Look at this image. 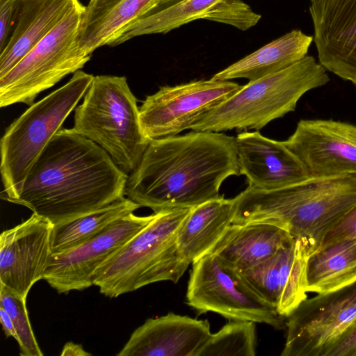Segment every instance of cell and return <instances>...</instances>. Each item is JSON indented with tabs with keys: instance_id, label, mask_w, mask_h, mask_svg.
<instances>
[{
	"instance_id": "obj_1",
	"label": "cell",
	"mask_w": 356,
	"mask_h": 356,
	"mask_svg": "<svg viewBox=\"0 0 356 356\" xmlns=\"http://www.w3.org/2000/svg\"><path fill=\"white\" fill-rule=\"evenodd\" d=\"M127 178L102 147L73 129L61 128L11 202L59 225L124 197Z\"/></svg>"
},
{
	"instance_id": "obj_2",
	"label": "cell",
	"mask_w": 356,
	"mask_h": 356,
	"mask_svg": "<svg viewBox=\"0 0 356 356\" xmlns=\"http://www.w3.org/2000/svg\"><path fill=\"white\" fill-rule=\"evenodd\" d=\"M238 175L234 137L193 131L151 140L124 195L154 213L193 208L221 196L223 181Z\"/></svg>"
},
{
	"instance_id": "obj_3",
	"label": "cell",
	"mask_w": 356,
	"mask_h": 356,
	"mask_svg": "<svg viewBox=\"0 0 356 356\" xmlns=\"http://www.w3.org/2000/svg\"><path fill=\"white\" fill-rule=\"evenodd\" d=\"M233 200L232 223L275 225L304 241L311 255L327 232L356 205V175L309 177L269 191L248 186Z\"/></svg>"
},
{
	"instance_id": "obj_4",
	"label": "cell",
	"mask_w": 356,
	"mask_h": 356,
	"mask_svg": "<svg viewBox=\"0 0 356 356\" xmlns=\"http://www.w3.org/2000/svg\"><path fill=\"white\" fill-rule=\"evenodd\" d=\"M191 208L164 210L95 272L93 285L109 298L161 281L177 283L190 264L177 245L179 229Z\"/></svg>"
},
{
	"instance_id": "obj_5",
	"label": "cell",
	"mask_w": 356,
	"mask_h": 356,
	"mask_svg": "<svg viewBox=\"0 0 356 356\" xmlns=\"http://www.w3.org/2000/svg\"><path fill=\"white\" fill-rule=\"evenodd\" d=\"M327 71L311 56L257 80L204 115L191 129L222 132L259 131L269 122L295 111L300 99L330 81Z\"/></svg>"
},
{
	"instance_id": "obj_6",
	"label": "cell",
	"mask_w": 356,
	"mask_h": 356,
	"mask_svg": "<svg viewBox=\"0 0 356 356\" xmlns=\"http://www.w3.org/2000/svg\"><path fill=\"white\" fill-rule=\"evenodd\" d=\"M73 129L102 147L128 175L138 167L151 141L145 134L137 100L127 78L94 76L74 110Z\"/></svg>"
},
{
	"instance_id": "obj_7",
	"label": "cell",
	"mask_w": 356,
	"mask_h": 356,
	"mask_svg": "<svg viewBox=\"0 0 356 356\" xmlns=\"http://www.w3.org/2000/svg\"><path fill=\"white\" fill-rule=\"evenodd\" d=\"M94 76L81 70L69 81L33 103L5 130L0 141L2 198L20 194L32 165L83 97Z\"/></svg>"
},
{
	"instance_id": "obj_8",
	"label": "cell",
	"mask_w": 356,
	"mask_h": 356,
	"mask_svg": "<svg viewBox=\"0 0 356 356\" xmlns=\"http://www.w3.org/2000/svg\"><path fill=\"white\" fill-rule=\"evenodd\" d=\"M84 6L80 2L4 76L0 78V106H31L36 97L65 76L81 70L91 54L78 40Z\"/></svg>"
},
{
	"instance_id": "obj_9",
	"label": "cell",
	"mask_w": 356,
	"mask_h": 356,
	"mask_svg": "<svg viewBox=\"0 0 356 356\" xmlns=\"http://www.w3.org/2000/svg\"><path fill=\"white\" fill-rule=\"evenodd\" d=\"M187 287V304L205 313H217L232 321L265 323L286 327V318L263 300L241 274L208 254L192 264Z\"/></svg>"
},
{
	"instance_id": "obj_10",
	"label": "cell",
	"mask_w": 356,
	"mask_h": 356,
	"mask_svg": "<svg viewBox=\"0 0 356 356\" xmlns=\"http://www.w3.org/2000/svg\"><path fill=\"white\" fill-rule=\"evenodd\" d=\"M356 323L352 284L305 300L287 318L282 356H330Z\"/></svg>"
},
{
	"instance_id": "obj_11",
	"label": "cell",
	"mask_w": 356,
	"mask_h": 356,
	"mask_svg": "<svg viewBox=\"0 0 356 356\" xmlns=\"http://www.w3.org/2000/svg\"><path fill=\"white\" fill-rule=\"evenodd\" d=\"M242 86L232 81L211 78L161 87L154 94L147 96L139 107L143 131L149 139L154 140L191 129Z\"/></svg>"
},
{
	"instance_id": "obj_12",
	"label": "cell",
	"mask_w": 356,
	"mask_h": 356,
	"mask_svg": "<svg viewBox=\"0 0 356 356\" xmlns=\"http://www.w3.org/2000/svg\"><path fill=\"white\" fill-rule=\"evenodd\" d=\"M154 216L155 213L146 216L131 213L79 245L52 253L43 280L58 293L81 291L92 286L96 270Z\"/></svg>"
},
{
	"instance_id": "obj_13",
	"label": "cell",
	"mask_w": 356,
	"mask_h": 356,
	"mask_svg": "<svg viewBox=\"0 0 356 356\" xmlns=\"http://www.w3.org/2000/svg\"><path fill=\"white\" fill-rule=\"evenodd\" d=\"M283 143L309 177L356 175V125L333 120H301Z\"/></svg>"
},
{
	"instance_id": "obj_14",
	"label": "cell",
	"mask_w": 356,
	"mask_h": 356,
	"mask_svg": "<svg viewBox=\"0 0 356 356\" xmlns=\"http://www.w3.org/2000/svg\"><path fill=\"white\" fill-rule=\"evenodd\" d=\"M54 225L33 213L0 236V284L27 300L32 286L44 278L51 250Z\"/></svg>"
},
{
	"instance_id": "obj_15",
	"label": "cell",
	"mask_w": 356,
	"mask_h": 356,
	"mask_svg": "<svg viewBox=\"0 0 356 356\" xmlns=\"http://www.w3.org/2000/svg\"><path fill=\"white\" fill-rule=\"evenodd\" d=\"M309 255L305 243L292 237L270 257L238 273L263 300L287 318L307 298Z\"/></svg>"
},
{
	"instance_id": "obj_16",
	"label": "cell",
	"mask_w": 356,
	"mask_h": 356,
	"mask_svg": "<svg viewBox=\"0 0 356 356\" xmlns=\"http://www.w3.org/2000/svg\"><path fill=\"white\" fill-rule=\"evenodd\" d=\"M309 10L318 63L356 86V0H314Z\"/></svg>"
},
{
	"instance_id": "obj_17",
	"label": "cell",
	"mask_w": 356,
	"mask_h": 356,
	"mask_svg": "<svg viewBox=\"0 0 356 356\" xmlns=\"http://www.w3.org/2000/svg\"><path fill=\"white\" fill-rule=\"evenodd\" d=\"M239 172L248 186L261 190L286 187L309 178L296 156L277 141L259 131H242L235 138Z\"/></svg>"
},
{
	"instance_id": "obj_18",
	"label": "cell",
	"mask_w": 356,
	"mask_h": 356,
	"mask_svg": "<svg viewBox=\"0 0 356 356\" xmlns=\"http://www.w3.org/2000/svg\"><path fill=\"white\" fill-rule=\"evenodd\" d=\"M207 320L170 312L136 328L118 356H197L211 336Z\"/></svg>"
},
{
	"instance_id": "obj_19",
	"label": "cell",
	"mask_w": 356,
	"mask_h": 356,
	"mask_svg": "<svg viewBox=\"0 0 356 356\" xmlns=\"http://www.w3.org/2000/svg\"><path fill=\"white\" fill-rule=\"evenodd\" d=\"M79 2V0H18L11 35L0 51V78L8 74Z\"/></svg>"
},
{
	"instance_id": "obj_20",
	"label": "cell",
	"mask_w": 356,
	"mask_h": 356,
	"mask_svg": "<svg viewBox=\"0 0 356 356\" xmlns=\"http://www.w3.org/2000/svg\"><path fill=\"white\" fill-rule=\"evenodd\" d=\"M291 238L284 229L268 223H232L211 253L241 272L270 257Z\"/></svg>"
},
{
	"instance_id": "obj_21",
	"label": "cell",
	"mask_w": 356,
	"mask_h": 356,
	"mask_svg": "<svg viewBox=\"0 0 356 356\" xmlns=\"http://www.w3.org/2000/svg\"><path fill=\"white\" fill-rule=\"evenodd\" d=\"M163 0H90L79 27L80 47L87 53L109 45L122 31Z\"/></svg>"
},
{
	"instance_id": "obj_22",
	"label": "cell",
	"mask_w": 356,
	"mask_h": 356,
	"mask_svg": "<svg viewBox=\"0 0 356 356\" xmlns=\"http://www.w3.org/2000/svg\"><path fill=\"white\" fill-rule=\"evenodd\" d=\"M234 200L223 195L191 208L177 237L178 248L190 264L211 253L230 225Z\"/></svg>"
},
{
	"instance_id": "obj_23",
	"label": "cell",
	"mask_w": 356,
	"mask_h": 356,
	"mask_svg": "<svg viewBox=\"0 0 356 356\" xmlns=\"http://www.w3.org/2000/svg\"><path fill=\"white\" fill-rule=\"evenodd\" d=\"M314 36L293 29L215 74V80L253 81L282 70L307 55Z\"/></svg>"
},
{
	"instance_id": "obj_24",
	"label": "cell",
	"mask_w": 356,
	"mask_h": 356,
	"mask_svg": "<svg viewBox=\"0 0 356 356\" xmlns=\"http://www.w3.org/2000/svg\"><path fill=\"white\" fill-rule=\"evenodd\" d=\"M307 291L326 294L356 282V241L346 240L314 252L308 259Z\"/></svg>"
},
{
	"instance_id": "obj_25",
	"label": "cell",
	"mask_w": 356,
	"mask_h": 356,
	"mask_svg": "<svg viewBox=\"0 0 356 356\" xmlns=\"http://www.w3.org/2000/svg\"><path fill=\"white\" fill-rule=\"evenodd\" d=\"M222 0H163L122 31L109 46L133 38L167 33L196 19H204Z\"/></svg>"
},
{
	"instance_id": "obj_26",
	"label": "cell",
	"mask_w": 356,
	"mask_h": 356,
	"mask_svg": "<svg viewBox=\"0 0 356 356\" xmlns=\"http://www.w3.org/2000/svg\"><path fill=\"white\" fill-rule=\"evenodd\" d=\"M140 207V204L124 197L85 216L54 225L51 232L52 253L66 251L97 236Z\"/></svg>"
},
{
	"instance_id": "obj_27",
	"label": "cell",
	"mask_w": 356,
	"mask_h": 356,
	"mask_svg": "<svg viewBox=\"0 0 356 356\" xmlns=\"http://www.w3.org/2000/svg\"><path fill=\"white\" fill-rule=\"evenodd\" d=\"M256 323L232 321L211 334L197 356H254L256 355Z\"/></svg>"
},
{
	"instance_id": "obj_28",
	"label": "cell",
	"mask_w": 356,
	"mask_h": 356,
	"mask_svg": "<svg viewBox=\"0 0 356 356\" xmlns=\"http://www.w3.org/2000/svg\"><path fill=\"white\" fill-rule=\"evenodd\" d=\"M0 307L10 316L17 334L21 356H42L33 331L26 307V300L0 284Z\"/></svg>"
},
{
	"instance_id": "obj_29",
	"label": "cell",
	"mask_w": 356,
	"mask_h": 356,
	"mask_svg": "<svg viewBox=\"0 0 356 356\" xmlns=\"http://www.w3.org/2000/svg\"><path fill=\"white\" fill-rule=\"evenodd\" d=\"M260 19L261 15L242 0H222L204 18L233 26L241 31L255 26Z\"/></svg>"
},
{
	"instance_id": "obj_30",
	"label": "cell",
	"mask_w": 356,
	"mask_h": 356,
	"mask_svg": "<svg viewBox=\"0 0 356 356\" xmlns=\"http://www.w3.org/2000/svg\"><path fill=\"white\" fill-rule=\"evenodd\" d=\"M346 240L356 241V205L327 232L316 251Z\"/></svg>"
},
{
	"instance_id": "obj_31",
	"label": "cell",
	"mask_w": 356,
	"mask_h": 356,
	"mask_svg": "<svg viewBox=\"0 0 356 356\" xmlns=\"http://www.w3.org/2000/svg\"><path fill=\"white\" fill-rule=\"evenodd\" d=\"M18 0H0V51L6 47L15 21Z\"/></svg>"
},
{
	"instance_id": "obj_32",
	"label": "cell",
	"mask_w": 356,
	"mask_h": 356,
	"mask_svg": "<svg viewBox=\"0 0 356 356\" xmlns=\"http://www.w3.org/2000/svg\"><path fill=\"white\" fill-rule=\"evenodd\" d=\"M356 348V323L348 332L330 356H350Z\"/></svg>"
},
{
	"instance_id": "obj_33",
	"label": "cell",
	"mask_w": 356,
	"mask_h": 356,
	"mask_svg": "<svg viewBox=\"0 0 356 356\" xmlns=\"http://www.w3.org/2000/svg\"><path fill=\"white\" fill-rule=\"evenodd\" d=\"M0 321L6 337H11L17 341L18 336L14 323L8 312L1 307H0Z\"/></svg>"
},
{
	"instance_id": "obj_34",
	"label": "cell",
	"mask_w": 356,
	"mask_h": 356,
	"mask_svg": "<svg viewBox=\"0 0 356 356\" xmlns=\"http://www.w3.org/2000/svg\"><path fill=\"white\" fill-rule=\"evenodd\" d=\"M60 355L64 356H86L91 354L83 349L81 344L73 342H67L65 344L60 353Z\"/></svg>"
},
{
	"instance_id": "obj_35",
	"label": "cell",
	"mask_w": 356,
	"mask_h": 356,
	"mask_svg": "<svg viewBox=\"0 0 356 356\" xmlns=\"http://www.w3.org/2000/svg\"><path fill=\"white\" fill-rule=\"evenodd\" d=\"M350 356H356V348L355 350L351 353Z\"/></svg>"
},
{
	"instance_id": "obj_36",
	"label": "cell",
	"mask_w": 356,
	"mask_h": 356,
	"mask_svg": "<svg viewBox=\"0 0 356 356\" xmlns=\"http://www.w3.org/2000/svg\"><path fill=\"white\" fill-rule=\"evenodd\" d=\"M314 0H311V1H313Z\"/></svg>"
}]
</instances>
